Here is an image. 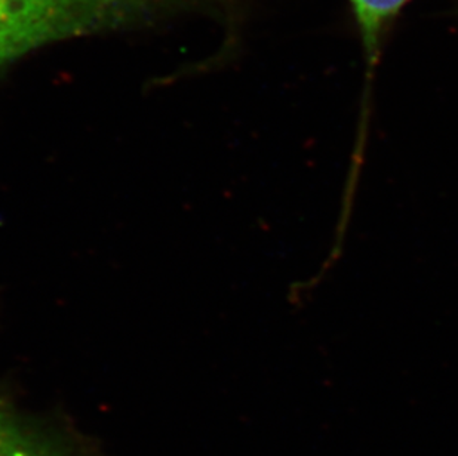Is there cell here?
Listing matches in <instances>:
<instances>
[{
    "mask_svg": "<svg viewBox=\"0 0 458 456\" xmlns=\"http://www.w3.org/2000/svg\"><path fill=\"white\" fill-rule=\"evenodd\" d=\"M166 0H0V69L45 45L131 26Z\"/></svg>",
    "mask_w": 458,
    "mask_h": 456,
    "instance_id": "6da1fadb",
    "label": "cell"
},
{
    "mask_svg": "<svg viewBox=\"0 0 458 456\" xmlns=\"http://www.w3.org/2000/svg\"><path fill=\"white\" fill-rule=\"evenodd\" d=\"M353 15L362 40L368 65L378 60L381 39L390 22L398 17L411 0H351Z\"/></svg>",
    "mask_w": 458,
    "mask_h": 456,
    "instance_id": "7a4b0ae2",
    "label": "cell"
},
{
    "mask_svg": "<svg viewBox=\"0 0 458 456\" xmlns=\"http://www.w3.org/2000/svg\"><path fill=\"white\" fill-rule=\"evenodd\" d=\"M0 456H67L0 405Z\"/></svg>",
    "mask_w": 458,
    "mask_h": 456,
    "instance_id": "3957f363",
    "label": "cell"
}]
</instances>
